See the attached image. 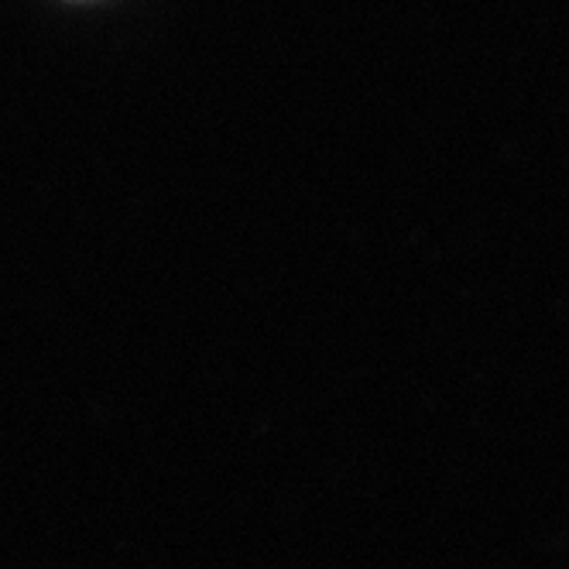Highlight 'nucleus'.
Returning <instances> with one entry per match:
<instances>
[]
</instances>
